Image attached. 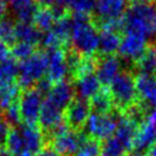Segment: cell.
Here are the masks:
<instances>
[{"mask_svg":"<svg viewBox=\"0 0 156 156\" xmlns=\"http://www.w3.org/2000/svg\"><path fill=\"white\" fill-rule=\"evenodd\" d=\"M122 30L147 40L156 37V5L149 1H134L122 17Z\"/></svg>","mask_w":156,"mask_h":156,"instance_id":"1","label":"cell"},{"mask_svg":"<svg viewBox=\"0 0 156 156\" xmlns=\"http://www.w3.org/2000/svg\"><path fill=\"white\" fill-rule=\"evenodd\" d=\"M71 29V41L75 51L80 55L91 56L99 49V38L100 34L94 27L87 15L75 14Z\"/></svg>","mask_w":156,"mask_h":156,"instance_id":"2","label":"cell"},{"mask_svg":"<svg viewBox=\"0 0 156 156\" xmlns=\"http://www.w3.org/2000/svg\"><path fill=\"white\" fill-rule=\"evenodd\" d=\"M47 73V58L43 53H34L32 56L19 64L17 80L22 87H30L40 82Z\"/></svg>","mask_w":156,"mask_h":156,"instance_id":"3","label":"cell"},{"mask_svg":"<svg viewBox=\"0 0 156 156\" xmlns=\"http://www.w3.org/2000/svg\"><path fill=\"white\" fill-rule=\"evenodd\" d=\"M109 92L112 94L114 103L121 108L132 107L138 99L136 79L131 73H121L110 84Z\"/></svg>","mask_w":156,"mask_h":156,"instance_id":"4","label":"cell"},{"mask_svg":"<svg viewBox=\"0 0 156 156\" xmlns=\"http://www.w3.org/2000/svg\"><path fill=\"white\" fill-rule=\"evenodd\" d=\"M52 133V148L61 156H73L85 136L69 129L67 122L62 123Z\"/></svg>","mask_w":156,"mask_h":156,"instance_id":"5","label":"cell"},{"mask_svg":"<svg viewBox=\"0 0 156 156\" xmlns=\"http://www.w3.org/2000/svg\"><path fill=\"white\" fill-rule=\"evenodd\" d=\"M43 94L37 88H28L19 99L21 118L28 125H37L44 106Z\"/></svg>","mask_w":156,"mask_h":156,"instance_id":"6","label":"cell"},{"mask_svg":"<svg viewBox=\"0 0 156 156\" xmlns=\"http://www.w3.org/2000/svg\"><path fill=\"white\" fill-rule=\"evenodd\" d=\"M85 131L92 139L98 141L108 140L115 136L117 129V119L110 114L92 112L85 124Z\"/></svg>","mask_w":156,"mask_h":156,"instance_id":"7","label":"cell"},{"mask_svg":"<svg viewBox=\"0 0 156 156\" xmlns=\"http://www.w3.org/2000/svg\"><path fill=\"white\" fill-rule=\"evenodd\" d=\"M45 55L47 58V78L54 84L66 80L70 69L67 63V58L63 49H47Z\"/></svg>","mask_w":156,"mask_h":156,"instance_id":"8","label":"cell"},{"mask_svg":"<svg viewBox=\"0 0 156 156\" xmlns=\"http://www.w3.org/2000/svg\"><path fill=\"white\" fill-rule=\"evenodd\" d=\"M75 92L76 91H75V86H73V84L67 80H62V82L53 84L52 88L49 90V92L46 95L45 101L51 103L52 106L56 107L60 110L66 112L69 105L73 101Z\"/></svg>","mask_w":156,"mask_h":156,"instance_id":"9","label":"cell"},{"mask_svg":"<svg viewBox=\"0 0 156 156\" xmlns=\"http://www.w3.org/2000/svg\"><path fill=\"white\" fill-rule=\"evenodd\" d=\"M147 40L145 37L136 34H126L121 41L118 53L122 58L131 61H138L141 58L147 47Z\"/></svg>","mask_w":156,"mask_h":156,"instance_id":"10","label":"cell"},{"mask_svg":"<svg viewBox=\"0 0 156 156\" xmlns=\"http://www.w3.org/2000/svg\"><path fill=\"white\" fill-rule=\"evenodd\" d=\"M91 114H92L91 105L86 100L78 98L69 105L64 114V118L69 126L79 129L82 126H85Z\"/></svg>","mask_w":156,"mask_h":156,"instance_id":"11","label":"cell"},{"mask_svg":"<svg viewBox=\"0 0 156 156\" xmlns=\"http://www.w3.org/2000/svg\"><path fill=\"white\" fill-rule=\"evenodd\" d=\"M138 98L146 108L156 109V75L139 73L136 78Z\"/></svg>","mask_w":156,"mask_h":156,"instance_id":"12","label":"cell"},{"mask_svg":"<svg viewBox=\"0 0 156 156\" xmlns=\"http://www.w3.org/2000/svg\"><path fill=\"white\" fill-rule=\"evenodd\" d=\"M139 125H140L139 122L133 119L129 114L117 118V129L114 136H116L122 142L127 151L132 149L134 146V140H136Z\"/></svg>","mask_w":156,"mask_h":156,"instance_id":"13","label":"cell"},{"mask_svg":"<svg viewBox=\"0 0 156 156\" xmlns=\"http://www.w3.org/2000/svg\"><path fill=\"white\" fill-rule=\"evenodd\" d=\"M127 4L129 0H97L95 12L101 22L122 20L127 10Z\"/></svg>","mask_w":156,"mask_h":156,"instance_id":"14","label":"cell"},{"mask_svg":"<svg viewBox=\"0 0 156 156\" xmlns=\"http://www.w3.org/2000/svg\"><path fill=\"white\" fill-rule=\"evenodd\" d=\"M122 61L115 55H109L99 62L97 66V77L103 85H110L112 80L122 73Z\"/></svg>","mask_w":156,"mask_h":156,"instance_id":"15","label":"cell"},{"mask_svg":"<svg viewBox=\"0 0 156 156\" xmlns=\"http://www.w3.org/2000/svg\"><path fill=\"white\" fill-rule=\"evenodd\" d=\"M20 131L24 144V151L36 155L44 148L45 136L39 126L24 124L22 127H20Z\"/></svg>","mask_w":156,"mask_h":156,"instance_id":"16","label":"cell"},{"mask_svg":"<svg viewBox=\"0 0 156 156\" xmlns=\"http://www.w3.org/2000/svg\"><path fill=\"white\" fill-rule=\"evenodd\" d=\"M75 91L78 94L79 99L88 101L92 100L101 91V83L94 73L82 75L77 77L75 84Z\"/></svg>","mask_w":156,"mask_h":156,"instance_id":"17","label":"cell"},{"mask_svg":"<svg viewBox=\"0 0 156 156\" xmlns=\"http://www.w3.org/2000/svg\"><path fill=\"white\" fill-rule=\"evenodd\" d=\"M38 123L40 124L41 129L53 132L56 127L64 123V112L44 101V106L40 112Z\"/></svg>","mask_w":156,"mask_h":156,"instance_id":"18","label":"cell"},{"mask_svg":"<svg viewBox=\"0 0 156 156\" xmlns=\"http://www.w3.org/2000/svg\"><path fill=\"white\" fill-rule=\"evenodd\" d=\"M156 142V134L154 129L151 127L149 123L142 119V122L139 125L138 133H136V140H134V146L133 148L136 151H147L149 147Z\"/></svg>","mask_w":156,"mask_h":156,"instance_id":"19","label":"cell"},{"mask_svg":"<svg viewBox=\"0 0 156 156\" xmlns=\"http://www.w3.org/2000/svg\"><path fill=\"white\" fill-rule=\"evenodd\" d=\"M15 32H16V39L21 43H27L34 46L38 43H41L43 38L41 31L31 23L19 22L17 24H15Z\"/></svg>","mask_w":156,"mask_h":156,"instance_id":"20","label":"cell"},{"mask_svg":"<svg viewBox=\"0 0 156 156\" xmlns=\"http://www.w3.org/2000/svg\"><path fill=\"white\" fill-rule=\"evenodd\" d=\"M122 39L116 31H106L103 30L99 38V51L105 56L114 55L119 49Z\"/></svg>","mask_w":156,"mask_h":156,"instance_id":"21","label":"cell"},{"mask_svg":"<svg viewBox=\"0 0 156 156\" xmlns=\"http://www.w3.org/2000/svg\"><path fill=\"white\" fill-rule=\"evenodd\" d=\"M58 19V15L52 7H43L37 10V13L34 15V25L40 31L47 32L49 30H52Z\"/></svg>","mask_w":156,"mask_h":156,"instance_id":"22","label":"cell"},{"mask_svg":"<svg viewBox=\"0 0 156 156\" xmlns=\"http://www.w3.org/2000/svg\"><path fill=\"white\" fill-rule=\"evenodd\" d=\"M20 87L15 83L0 85V109L5 112L10 106L19 102Z\"/></svg>","mask_w":156,"mask_h":156,"instance_id":"23","label":"cell"},{"mask_svg":"<svg viewBox=\"0 0 156 156\" xmlns=\"http://www.w3.org/2000/svg\"><path fill=\"white\" fill-rule=\"evenodd\" d=\"M136 67L140 73L156 75V46H151L136 61Z\"/></svg>","mask_w":156,"mask_h":156,"instance_id":"24","label":"cell"},{"mask_svg":"<svg viewBox=\"0 0 156 156\" xmlns=\"http://www.w3.org/2000/svg\"><path fill=\"white\" fill-rule=\"evenodd\" d=\"M91 108H92L93 112H98V114H109L112 110V105H114V100L112 98V94L109 91H105L101 90L98 93L95 97L91 100Z\"/></svg>","mask_w":156,"mask_h":156,"instance_id":"25","label":"cell"},{"mask_svg":"<svg viewBox=\"0 0 156 156\" xmlns=\"http://www.w3.org/2000/svg\"><path fill=\"white\" fill-rule=\"evenodd\" d=\"M19 75V64L13 58H8L0 63V85L14 83Z\"/></svg>","mask_w":156,"mask_h":156,"instance_id":"26","label":"cell"},{"mask_svg":"<svg viewBox=\"0 0 156 156\" xmlns=\"http://www.w3.org/2000/svg\"><path fill=\"white\" fill-rule=\"evenodd\" d=\"M71 29H73V20H71V17L63 15L56 20L55 24L52 28V31L64 44L68 41V39L71 36Z\"/></svg>","mask_w":156,"mask_h":156,"instance_id":"27","label":"cell"},{"mask_svg":"<svg viewBox=\"0 0 156 156\" xmlns=\"http://www.w3.org/2000/svg\"><path fill=\"white\" fill-rule=\"evenodd\" d=\"M127 149L116 136H112L101 145L100 156H125Z\"/></svg>","mask_w":156,"mask_h":156,"instance_id":"28","label":"cell"},{"mask_svg":"<svg viewBox=\"0 0 156 156\" xmlns=\"http://www.w3.org/2000/svg\"><path fill=\"white\" fill-rule=\"evenodd\" d=\"M5 145L6 149L9 153H12L14 156L24 151V144H23V139H22V134H21L20 129H17V127L10 129V132L7 136Z\"/></svg>","mask_w":156,"mask_h":156,"instance_id":"29","label":"cell"},{"mask_svg":"<svg viewBox=\"0 0 156 156\" xmlns=\"http://www.w3.org/2000/svg\"><path fill=\"white\" fill-rule=\"evenodd\" d=\"M101 153V145L100 141H98L92 138H84L80 146L73 156H100Z\"/></svg>","mask_w":156,"mask_h":156,"instance_id":"30","label":"cell"},{"mask_svg":"<svg viewBox=\"0 0 156 156\" xmlns=\"http://www.w3.org/2000/svg\"><path fill=\"white\" fill-rule=\"evenodd\" d=\"M16 40L15 24L10 19L0 20V41L8 45H14Z\"/></svg>","mask_w":156,"mask_h":156,"instance_id":"31","label":"cell"},{"mask_svg":"<svg viewBox=\"0 0 156 156\" xmlns=\"http://www.w3.org/2000/svg\"><path fill=\"white\" fill-rule=\"evenodd\" d=\"M97 0H67V7L73 10L75 14L87 15L95 9Z\"/></svg>","mask_w":156,"mask_h":156,"instance_id":"32","label":"cell"},{"mask_svg":"<svg viewBox=\"0 0 156 156\" xmlns=\"http://www.w3.org/2000/svg\"><path fill=\"white\" fill-rule=\"evenodd\" d=\"M34 45L27 44V43H21L19 41L17 44L13 45V48H12V55L14 56V58L20 60L21 62L24 61L27 58H29L30 56L34 55Z\"/></svg>","mask_w":156,"mask_h":156,"instance_id":"33","label":"cell"},{"mask_svg":"<svg viewBox=\"0 0 156 156\" xmlns=\"http://www.w3.org/2000/svg\"><path fill=\"white\" fill-rule=\"evenodd\" d=\"M5 121L8 124H19L22 118H21V114H20L19 102L10 106L8 109L5 110Z\"/></svg>","mask_w":156,"mask_h":156,"instance_id":"34","label":"cell"},{"mask_svg":"<svg viewBox=\"0 0 156 156\" xmlns=\"http://www.w3.org/2000/svg\"><path fill=\"white\" fill-rule=\"evenodd\" d=\"M6 1L12 7V9L14 10V13H17L20 10L36 6L34 0H6Z\"/></svg>","mask_w":156,"mask_h":156,"instance_id":"35","label":"cell"},{"mask_svg":"<svg viewBox=\"0 0 156 156\" xmlns=\"http://www.w3.org/2000/svg\"><path fill=\"white\" fill-rule=\"evenodd\" d=\"M10 132L9 124L6 122L5 119L0 118V146L4 145L7 140V136Z\"/></svg>","mask_w":156,"mask_h":156,"instance_id":"36","label":"cell"},{"mask_svg":"<svg viewBox=\"0 0 156 156\" xmlns=\"http://www.w3.org/2000/svg\"><path fill=\"white\" fill-rule=\"evenodd\" d=\"M52 86H53V83L49 80L48 78H46V79L43 78L40 82L37 83V90H38L43 95H44V94L47 95V93L49 92V90L52 88Z\"/></svg>","mask_w":156,"mask_h":156,"instance_id":"37","label":"cell"},{"mask_svg":"<svg viewBox=\"0 0 156 156\" xmlns=\"http://www.w3.org/2000/svg\"><path fill=\"white\" fill-rule=\"evenodd\" d=\"M144 119L147 121V122L151 124V127L154 129L155 134H156V109H151V110H149V112H147V115L145 116Z\"/></svg>","mask_w":156,"mask_h":156,"instance_id":"38","label":"cell"},{"mask_svg":"<svg viewBox=\"0 0 156 156\" xmlns=\"http://www.w3.org/2000/svg\"><path fill=\"white\" fill-rule=\"evenodd\" d=\"M8 55H9L8 46L0 41V63L6 61V60H8Z\"/></svg>","mask_w":156,"mask_h":156,"instance_id":"39","label":"cell"},{"mask_svg":"<svg viewBox=\"0 0 156 156\" xmlns=\"http://www.w3.org/2000/svg\"><path fill=\"white\" fill-rule=\"evenodd\" d=\"M34 156H61L58 151H55L52 147H44L41 151L37 153Z\"/></svg>","mask_w":156,"mask_h":156,"instance_id":"40","label":"cell"},{"mask_svg":"<svg viewBox=\"0 0 156 156\" xmlns=\"http://www.w3.org/2000/svg\"><path fill=\"white\" fill-rule=\"evenodd\" d=\"M6 12H7V1L6 0H0V20L4 19Z\"/></svg>","mask_w":156,"mask_h":156,"instance_id":"41","label":"cell"},{"mask_svg":"<svg viewBox=\"0 0 156 156\" xmlns=\"http://www.w3.org/2000/svg\"><path fill=\"white\" fill-rule=\"evenodd\" d=\"M146 156H156V142L146 151Z\"/></svg>","mask_w":156,"mask_h":156,"instance_id":"42","label":"cell"},{"mask_svg":"<svg viewBox=\"0 0 156 156\" xmlns=\"http://www.w3.org/2000/svg\"><path fill=\"white\" fill-rule=\"evenodd\" d=\"M39 2L41 4V5L45 6H52V5H55V0H38Z\"/></svg>","mask_w":156,"mask_h":156,"instance_id":"43","label":"cell"},{"mask_svg":"<svg viewBox=\"0 0 156 156\" xmlns=\"http://www.w3.org/2000/svg\"><path fill=\"white\" fill-rule=\"evenodd\" d=\"M0 156H14L12 153H9V151H7V149H4V148H0Z\"/></svg>","mask_w":156,"mask_h":156,"instance_id":"44","label":"cell"},{"mask_svg":"<svg viewBox=\"0 0 156 156\" xmlns=\"http://www.w3.org/2000/svg\"><path fill=\"white\" fill-rule=\"evenodd\" d=\"M16 156H34V154H31V153H29V151H22V153H20L19 155H16Z\"/></svg>","mask_w":156,"mask_h":156,"instance_id":"45","label":"cell"},{"mask_svg":"<svg viewBox=\"0 0 156 156\" xmlns=\"http://www.w3.org/2000/svg\"><path fill=\"white\" fill-rule=\"evenodd\" d=\"M129 156H146V155H142L141 153H139V151H136V153H132V154H130Z\"/></svg>","mask_w":156,"mask_h":156,"instance_id":"46","label":"cell"}]
</instances>
